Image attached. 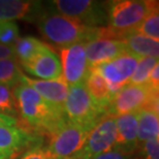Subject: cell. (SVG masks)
Wrapping results in <instances>:
<instances>
[{
    "mask_svg": "<svg viewBox=\"0 0 159 159\" xmlns=\"http://www.w3.org/2000/svg\"><path fill=\"white\" fill-rule=\"evenodd\" d=\"M148 85H150L155 90H159V63H157L151 70L148 79Z\"/></svg>",
    "mask_w": 159,
    "mask_h": 159,
    "instance_id": "29",
    "label": "cell"
},
{
    "mask_svg": "<svg viewBox=\"0 0 159 159\" xmlns=\"http://www.w3.org/2000/svg\"><path fill=\"white\" fill-rule=\"evenodd\" d=\"M85 86L95 102L99 104L107 112V107L112 99L113 93L111 92L103 78L95 69L92 68L85 80Z\"/></svg>",
    "mask_w": 159,
    "mask_h": 159,
    "instance_id": "19",
    "label": "cell"
},
{
    "mask_svg": "<svg viewBox=\"0 0 159 159\" xmlns=\"http://www.w3.org/2000/svg\"><path fill=\"white\" fill-rule=\"evenodd\" d=\"M158 91L150 85L128 84L113 95L107 107V114L117 117L146 109L158 111Z\"/></svg>",
    "mask_w": 159,
    "mask_h": 159,
    "instance_id": "5",
    "label": "cell"
},
{
    "mask_svg": "<svg viewBox=\"0 0 159 159\" xmlns=\"http://www.w3.org/2000/svg\"><path fill=\"white\" fill-rule=\"evenodd\" d=\"M157 58H151V57H146L141 58L139 60L138 65L134 72H133L131 79H130L129 84L132 85H145L148 84V79L150 75L151 70L157 64Z\"/></svg>",
    "mask_w": 159,
    "mask_h": 159,
    "instance_id": "22",
    "label": "cell"
},
{
    "mask_svg": "<svg viewBox=\"0 0 159 159\" xmlns=\"http://www.w3.org/2000/svg\"><path fill=\"white\" fill-rule=\"evenodd\" d=\"M143 159H159V138L149 139L143 144Z\"/></svg>",
    "mask_w": 159,
    "mask_h": 159,
    "instance_id": "26",
    "label": "cell"
},
{
    "mask_svg": "<svg viewBox=\"0 0 159 159\" xmlns=\"http://www.w3.org/2000/svg\"><path fill=\"white\" fill-rule=\"evenodd\" d=\"M21 159H53L51 157L47 149H43L41 147H33L30 148L26 153L23 155Z\"/></svg>",
    "mask_w": 159,
    "mask_h": 159,
    "instance_id": "27",
    "label": "cell"
},
{
    "mask_svg": "<svg viewBox=\"0 0 159 159\" xmlns=\"http://www.w3.org/2000/svg\"><path fill=\"white\" fill-rule=\"evenodd\" d=\"M158 9V1L119 0L107 4L109 28L123 37L132 32L152 11Z\"/></svg>",
    "mask_w": 159,
    "mask_h": 159,
    "instance_id": "3",
    "label": "cell"
},
{
    "mask_svg": "<svg viewBox=\"0 0 159 159\" xmlns=\"http://www.w3.org/2000/svg\"><path fill=\"white\" fill-rule=\"evenodd\" d=\"M14 153H11V152H3L0 151V159H12L15 157Z\"/></svg>",
    "mask_w": 159,
    "mask_h": 159,
    "instance_id": "32",
    "label": "cell"
},
{
    "mask_svg": "<svg viewBox=\"0 0 159 159\" xmlns=\"http://www.w3.org/2000/svg\"><path fill=\"white\" fill-rule=\"evenodd\" d=\"M35 138L26 129L16 125H0V151L17 155L24 148L29 147Z\"/></svg>",
    "mask_w": 159,
    "mask_h": 159,
    "instance_id": "15",
    "label": "cell"
},
{
    "mask_svg": "<svg viewBox=\"0 0 159 159\" xmlns=\"http://www.w3.org/2000/svg\"><path fill=\"white\" fill-rule=\"evenodd\" d=\"M139 59L141 58L125 52L122 55L116 57L115 59L103 63L93 69L103 78L114 95L121 88L129 84Z\"/></svg>",
    "mask_w": 159,
    "mask_h": 159,
    "instance_id": "9",
    "label": "cell"
},
{
    "mask_svg": "<svg viewBox=\"0 0 159 159\" xmlns=\"http://www.w3.org/2000/svg\"><path fill=\"white\" fill-rule=\"evenodd\" d=\"M0 114L11 117L19 114L14 88L2 84H0Z\"/></svg>",
    "mask_w": 159,
    "mask_h": 159,
    "instance_id": "24",
    "label": "cell"
},
{
    "mask_svg": "<svg viewBox=\"0 0 159 159\" xmlns=\"http://www.w3.org/2000/svg\"><path fill=\"white\" fill-rule=\"evenodd\" d=\"M5 59H17L15 55L14 47L0 43V60Z\"/></svg>",
    "mask_w": 159,
    "mask_h": 159,
    "instance_id": "30",
    "label": "cell"
},
{
    "mask_svg": "<svg viewBox=\"0 0 159 159\" xmlns=\"http://www.w3.org/2000/svg\"><path fill=\"white\" fill-rule=\"evenodd\" d=\"M19 26L16 22H0V43L14 46L19 39Z\"/></svg>",
    "mask_w": 159,
    "mask_h": 159,
    "instance_id": "25",
    "label": "cell"
},
{
    "mask_svg": "<svg viewBox=\"0 0 159 159\" xmlns=\"http://www.w3.org/2000/svg\"><path fill=\"white\" fill-rule=\"evenodd\" d=\"M138 121L139 112L116 117L117 142L114 150L132 154L139 148Z\"/></svg>",
    "mask_w": 159,
    "mask_h": 159,
    "instance_id": "14",
    "label": "cell"
},
{
    "mask_svg": "<svg viewBox=\"0 0 159 159\" xmlns=\"http://www.w3.org/2000/svg\"><path fill=\"white\" fill-rule=\"evenodd\" d=\"M116 142V117L107 114L89 130L84 148L80 153L93 158L97 155L114 150Z\"/></svg>",
    "mask_w": 159,
    "mask_h": 159,
    "instance_id": "8",
    "label": "cell"
},
{
    "mask_svg": "<svg viewBox=\"0 0 159 159\" xmlns=\"http://www.w3.org/2000/svg\"><path fill=\"white\" fill-rule=\"evenodd\" d=\"M131 155L132 154H127L118 150H112L107 152V153L94 156L91 159H133Z\"/></svg>",
    "mask_w": 159,
    "mask_h": 159,
    "instance_id": "28",
    "label": "cell"
},
{
    "mask_svg": "<svg viewBox=\"0 0 159 159\" xmlns=\"http://www.w3.org/2000/svg\"><path fill=\"white\" fill-rule=\"evenodd\" d=\"M48 46L47 43L32 36L19 37L14 47L16 58L19 59L21 64L30 62Z\"/></svg>",
    "mask_w": 159,
    "mask_h": 159,
    "instance_id": "20",
    "label": "cell"
},
{
    "mask_svg": "<svg viewBox=\"0 0 159 159\" xmlns=\"http://www.w3.org/2000/svg\"><path fill=\"white\" fill-rule=\"evenodd\" d=\"M35 21L44 39L61 49L103 39V27H88L57 12L37 15Z\"/></svg>",
    "mask_w": 159,
    "mask_h": 159,
    "instance_id": "2",
    "label": "cell"
},
{
    "mask_svg": "<svg viewBox=\"0 0 159 159\" xmlns=\"http://www.w3.org/2000/svg\"><path fill=\"white\" fill-rule=\"evenodd\" d=\"M77 156V155H75ZM75 156H72V157H65V158H57V159H75Z\"/></svg>",
    "mask_w": 159,
    "mask_h": 159,
    "instance_id": "34",
    "label": "cell"
},
{
    "mask_svg": "<svg viewBox=\"0 0 159 159\" xmlns=\"http://www.w3.org/2000/svg\"><path fill=\"white\" fill-rule=\"evenodd\" d=\"M14 95L18 113L31 129L52 135L66 121L64 112L51 106L26 84L16 86Z\"/></svg>",
    "mask_w": 159,
    "mask_h": 159,
    "instance_id": "1",
    "label": "cell"
},
{
    "mask_svg": "<svg viewBox=\"0 0 159 159\" xmlns=\"http://www.w3.org/2000/svg\"><path fill=\"white\" fill-rule=\"evenodd\" d=\"M63 110L66 120L87 130H90L107 115L106 110L95 102L89 94L85 83L68 86V93Z\"/></svg>",
    "mask_w": 159,
    "mask_h": 159,
    "instance_id": "4",
    "label": "cell"
},
{
    "mask_svg": "<svg viewBox=\"0 0 159 159\" xmlns=\"http://www.w3.org/2000/svg\"><path fill=\"white\" fill-rule=\"evenodd\" d=\"M126 51L139 58H157L159 57V40L141 35L138 33H128L123 37Z\"/></svg>",
    "mask_w": 159,
    "mask_h": 159,
    "instance_id": "16",
    "label": "cell"
},
{
    "mask_svg": "<svg viewBox=\"0 0 159 159\" xmlns=\"http://www.w3.org/2000/svg\"><path fill=\"white\" fill-rule=\"evenodd\" d=\"M18 120L15 117L5 116L0 114V125H17Z\"/></svg>",
    "mask_w": 159,
    "mask_h": 159,
    "instance_id": "31",
    "label": "cell"
},
{
    "mask_svg": "<svg viewBox=\"0 0 159 159\" xmlns=\"http://www.w3.org/2000/svg\"><path fill=\"white\" fill-rule=\"evenodd\" d=\"M155 138H159V112L157 110H143L139 112V147H142L147 141Z\"/></svg>",
    "mask_w": 159,
    "mask_h": 159,
    "instance_id": "18",
    "label": "cell"
},
{
    "mask_svg": "<svg viewBox=\"0 0 159 159\" xmlns=\"http://www.w3.org/2000/svg\"><path fill=\"white\" fill-rule=\"evenodd\" d=\"M22 74L17 59L0 60V84L15 88L20 84Z\"/></svg>",
    "mask_w": 159,
    "mask_h": 159,
    "instance_id": "21",
    "label": "cell"
},
{
    "mask_svg": "<svg viewBox=\"0 0 159 159\" xmlns=\"http://www.w3.org/2000/svg\"><path fill=\"white\" fill-rule=\"evenodd\" d=\"M75 159H91V158L88 157V156H86V155L82 154V153H79L77 156H75Z\"/></svg>",
    "mask_w": 159,
    "mask_h": 159,
    "instance_id": "33",
    "label": "cell"
},
{
    "mask_svg": "<svg viewBox=\"0 0 159 159\" xmlns=\"http://www.w3.org/2000/svg\"><path fill=\"white\" fill-rule=\"evenodd\" d=\"M62 79L68 86L85 83L90 71L85 52V43H75L60 51Z\"/></svg>",
    "mask_w": 159,
    "mask_h": 159,
    "instance_id": "10",
    "label": "cell"
},
{
    "mask_svg": "<svg viewBox=\"0 0 159 159\" xmlns=\"http://www.w3.org/2000/svg\"><path fill=\"white\" fill-rule=\"evenodd\" d=\"M85 52L91 69L115 59L127 51L123 39H100L85 43Z\"/></svg>",
    "mask_w": 159,
    "mask_h": 159,
    "instance_id": "13",
    "label": "cell"
},
{
    "mask_svg": "<svg viewBox=\"0 0 159 159\" xmlns=\"http://www.w3.org/2000/svg\"><path fill=\"white\" fill-rule=\"evenodd\" d=\"M25 71L37 80L55 81L62 79V67L58 55L47 46L30 62L22 64Z\"/></svg>",
    "mask_w": 159,
    "mask_h": 159,
    "instance_id": "12",
    "label": "cell"
},
{
    "mask_svg": "<svg viewBox=\"0 0 159 159\" xmlns=\"http://www.w3.org/2000/svg\"><path fill=\"white\" fill-rule=\"evenodd\" d=\"M89 130L66 120L51 135L48 152L53 159L72 157L83 150Z\"/></svg>",
    "mask_w": 159,
    "mask_h": 159,
    "instance_id": "7",
    "label": "cell"
},
{
    "mask_svg": "<svg viewBox=\"0 0 159 159\" xmlns=\"http://www.w3.org/2000/svg\"><path fill=\"white\" fill-rule=\"evenodd\" d=\"M130 33H138L141 35L159 40V11L155 9Z\"/></svg>",
    "mask_w": 159,
    "mask_h": 159,
    "instance_id": "23",
    "label": "cell"
},
{
    "mask_svg": "<svg viewBox=\"0 0 159 159\" xmlns=\"http://www.w3.org/2000/svg\"><path fill=\"white\" fill-rule=\"evenodd\" d=\"M12 159H16V158H12Z\"/></svg>",
    "mask_w": 159,
    "mask_h": 159,
    "instance_id": "35",
    "label": "cell"
},
{
    "mask_svg": "<svg viewBox=\"0 0 159 159\" xmlns=\"http://www.w3.org/2000/svg\"><path fill=\"white\" fill-rule=\"evenodd\" d=\"M36 6V2L26 0H0V22L27 19L35 12Z\"/></svg>",
    "mask_w": 159,
    "mask_h": 159,
    "instance_id": "17",
    "label": "cell"
},
{
    "mask_svg": "<svg viewBox=\"0 0 159 159\" xmlns=\"http://www.w3.org/2000/svg\"><path fill=\"white\" fill-rule=\"evenodd\" d=\"M51 6L57 14L74 19L88 27H104L107 23V5L92 0H54Z\"/></svg>",
    "mask_w": 159,
    "mask_h": 159,
    "instance_id": "6",
    "label": "cell"
},
{
    "mask_svg": "<svg viewBox=\"0 0 159 159\" xmlns=\"http://www.w3.org/2000/svg\"><path fill=\"white\" fill-rule=\"evenodd\" d=\"M20 83L28 85L51 106L61 112H64L63 107L67 97L68 85L63 79L55 81H44V80L31 79L25 74H22Z\"/></svg>",
    "mask_w": 159,
    "mask_h": 159,
    "instance_id": "11",
    "label": "cell"
}]
</instances>
